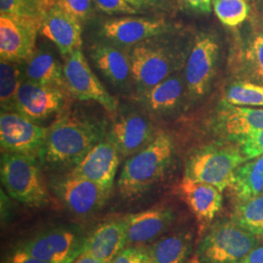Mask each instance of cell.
Here are the masks:
<instances>
[{
	"instance_id": "4316f807",
	"label": "cell",
	"mask_w": 263,
	"mask_h": 263,
	"mask_svg": "<svg viewBox=\"0 0 263 263\" xmlns=\"http://www.w3.org/2000/svg\"><path fill=\"white\" fill-rule=\"evenodd\" d=\"M20 63L6 60L0 62V102L1 111H12L15 108L16 97L24 79Z\"/></svg>"
},
{
	"instance_id": "f35d334b",
	"label": "cell",
	"mask_w": 263,
	"mask_h": 263,
	"mask_svg": "<svg viewBox=\"0 0 263 263\" xmlns=\"http://www.w3.org/2000/svg\"><path fill=\"white\" fill-rule=\"evenodd\" d=\"M3 263H54L42 260L36 257H33L29 254H26L20 250L15 249L12 254L6 257Z\"/></svg>"
},
{
	"instance_id": "6da1fadb",
	"label": "cell",
	"mask_w": 263,
	"mask_h": 263,
	"mask_svg": "<svg viewBox=\"0 0 263 263\" xmlns=\"http://www.w3.org/2000/svg\"><path fill=\"white\" fill-rule=\"evenodd\" d=\"M106 124L76 112L62 114L48 130L40 160L54 168H74L104 140Z\"/></svg>"
},
{
	"instance_id": "44dd1931",
	"label": "cell",
	"mask_w": 263,
	"mask_h": 263,
	"mask_svg": "<svg viewBox=\"0 0 263 263\" xmlns=\"http://www.w3.org/2000/svg\"><path fill=\"white\" fill-rule=\"evenodd\" d=\"M127 247L126 221L115 219L99 226L88 236L84 253L104 262L111 263L114 257Z\"/></svg>"
},
{
	"instance_id": "836d02e7",
	"label": "cell",
	"mask_w": 263,
	"mask_h": 263,
	"mask_svg": "<svg viewBox=\"0 0 263 263\" xmlns=\"http://www.w3.org/2000/svg\"><path fill=\"white\" fill-rule=\"evenodd\" d=\"M56 4L81 24L89 19L93 13L92 0H57Z\"/></svg>"
},
{
	"instance_id": "3957f363",
	"label": "cell",
	"mask_w": 263,
	"mask_h": 263,
	"mask_svg": "<svg viewBox=\"0 0 263 263\" xmlns=\"http://www.w3.org/2000/svg\"><path fill=\"white\" fill-rule=\"evenodd\" d=\"M174 158V143L168 134L158 132L153 141L129 157L117 182L120 195L141 196L157 183L170 168Z\"/></svg>"
},
{
	"instance_id": "1f68e13d",
	"label": "cell",
	"mask_w": 263,
	"mask_h": 263,
	"mask_svg": "<svg viewBox=\"0 0 263 263\" xmlns=\"http://www.w3.org/2000/svg\"><path fill=\"white\" fill-rule=\"evenodd\" d=\"M46 9L44 0H0L1 15L34 20L39 24Z\"/></svg>"
},
{
	"instance_id": "b9f144b4",
	"label": "cell",
	"mask_w": 263,
	"mask_h": 263,
	"mask_svg": "<svg viewBox=\"0 0 263 263\" xmlns=\"http://www.w3.org/2000/svg\"><path fill=\"white\" fill-rule=\"evenodd\" d=\"M141 263H154L153 261H152L151 255H149V254H148L147 250L145 251V254H144V256H143V258H142V260H141Z\"/></svg>"
},
{
	"instance_id": "8d00e7d4",
	"label": "cell",
	"mask_w": 263,
	"mask_h": 263,
	"mask_svg": "<svg viewBox=\"0 0 263 263\" xmlns=\"http://www.w3.org/2000/svg\"><path fill=\"white\" fill-rule=\"evenodd\" d=\"M179 4L196 14H210L213 9L212 0H179Z\"/></svg>"
},
{
	"instance_id": "8992f818",
	"label": "cell",
	"mask_w": 263,
	"mask_h": 263,
	"mask_svg": "<svg viewBox=\"0 0 263 263\" xmlns=\"http://www.w3.org/2000/svg\"><path fill=\"white\" fill-rule=\"evenodd\" d=\"M246 161L239 147L206 145L188 157L184 177L211 184L223 192L231 186L236 170Z\"/></svg>"
},
{
	"instance_id": "e575fe53",
	"label": "cell",
	"mask_w": 263,
	"mask_h": 263,
	"mask_svg": "<svg viewBox=\"0 0 263 263\" xmlns=\"http://www.w3.org/2000/svg\"><path fill=\"white\" fill-rule=\"evenodd\" d=\"M95 6L108 15H137L139 12L127 0H94Z\"/></svg>"
},
{
	"instance_id": "9c48e42d",
	"label": "cell",
	"mask_w": 263,
	"mask_h": 263,
	"mask_svg": "<svg viewBox=\"0 0 263 263\" xmlns=\"http://www.w3.org/2000/svg\"><path fill=\"white\" fill-rule=\"evenodd\" d=\"M64 74L66 90L79 101H93L106 111L115 113L118 102L109 94L89 66L81 49L65 57Z\"/></svg>"
},
{
	"instance_id": "7402d4cb",
	"label": "cell",
	"mask_w": 263,
	"mask_h": 263,
	"mask_svg": "<svg viewBox=\"0 0 263 263\" xmlns=\"http://www.w3.org/2000/svg\"><path fill=\"white\" fill-rule=\"evenodd\" d=\"M185 93H187L185 79L176 72L140 95V99L149 112L164 115L179 107Z\"/></svg>"
},
{
	"instance_id": "7a4b0ae2",
	"label": "cell",
	"mask_w": 263,
	"mask_h": 263,
	"mask_svg": "<svg viewBox=\"0 0 263 263\" xmlns=\"http://www.w3.org/2000/svg\"><path fill=\"white\" fill-rule=\"evenodd\" d=\"M169 33L146 39L130 50L132 82L140 95L185 66L191 47Z\"/></svg>"
},
{
	"instance_id": "d590c367",
	"label": "cell",
	"mask_w": 263,
	"mask_h": 263,
	"mask_svg": "<svg viewBox=\"0 0 263 263\" xmlns=\"http://www.w3.org/2000/svg\"><path fill=\"white\" fill-rule=\"evenodd\" d=\"M145 251L135 246H128L117 254L111 263H141Z\"/></svg>"
},
{
	"instance_id": "484cf974",
	"label": "cell",
	"mask_w": 263,
	"mask_h": 263,
	"mask_svg": "<svg viewBox=\"0 0 263 263\" xmlns=\"http://www.w3.org/2000/svg\"><path fill=\"white\" fill-rule=\"evenodd\" d=\"M192 243L190 232L162 236L147 250L154 263H184Z\"/></svg>"
},
{
	"instance_id": "9a60e30c",
	"label": "cell",
	"mask_w": 263,
	"mask_h": 263,
	"mask_svg": "<svg viewBox=\"0 0 263 263\" xmlns=\"http://www.w3.org/2000/svg\"><path fill=\"white\" fill-rule=\"evenodd\" d=\"M55 189L66 209L78 216H91L98 212L110 193L93 181L70 174L58 181Z\"/></svg>"
},
{
	"instance_id": "f546056e",
	"label": "cell",
	"mask_w": 263,
	"mask_h": 263,
	"mask_svg": "<svg viewBox=\"0 0 263 263\" xmlns=\"http://www.w3.org/2000/svg\"><path fill=\"white\" fill-rule=\"evenodd\" d=\"M245 73L256 83L263 84V30L255 32L244 49Z\"/></svg>"
},
{
	"instance_id": "30bf717a",
	"label": "cell",
	"mask_w": 263,
	"mask_h": 263,
	"mask_svg": "<svg viewBox=\"0 0 263 263\" xmlns=\"http://www.w3.org/2000/svg\"><path fill=\"white\" fill-rule=\"evenodd\" d=\"M219 45L210 33H200L193 44L185 63L184 79L188 98L198 100L207 94L216 76Z\"/></svg>"
},
{
	"instance_id": "4dcf8cb0",
	"label": "cell",
	"mask_w": 263,
	"mask_h": 263,
	"mask_svg": "<svg viewBox=\"0 0 263 263\" xmlns=\"http://www.w3.org/2000/svg\"><path fill=\"white\" fill-rule=\"evenodd\" d=\"M212 2L217 19L226 27H239L249 18L251 6L248 0H212Z\"/></svg>"
},
{
	"instance_id": "cb8c5ba5",
	"label": "cell",
	"mask_w": 263,
	"mask_h": 263,
	"mask_svg": "<svg viewBox=\"0 0 263 263\" xmlns=\"http://www.w3.org/2000/svg\"><path fill=\"white\" fill-rule=\"evenodd\" d=\"M24 68V79L37 84L54 86L66 90L64 66L53 53L44 49L35 50Z\"/></svg>"
},
{
	"instance_id": "d6a6232c",
	"label": "cell",
	"mask_w": 263,
	"mask_h": 263,
	"mask_svg": "<svg viewBox=\"0 0 263 263\" xmlns=\"http://www.w3.org/2000/svg\"><path fill=\"white\" fill-rule=\"evenodd\" d=\"M247 160L263 156V129L234 139Z\"/></svg>"
},
{
	"instance_id": "83f0119b",
	"label": "cell",
	"mask_w": 263,
	"mask_h": 263,
	"mask_svg": "<svg viewBox=\"0 0 263 263\" xmlns=\"http://www.w3.org/2000/svg\"><path fill=\"white\" fill-rule=\"evenodd\" d=\"M232 219L256 237L263 236V195L238 201Z\"/></svg>"
},
{
	"instance_id": "ab89813d",
	"label": "cell",
	"mask_w": 263,
	"mask_h": 263,
	"mask_svg": "<svg viewBox=\"0 0 263 263\" xmlns=\"http://www.w3.org/2000/svg\"><path fill=\"white\" fill-rule=\"evenodd\" d=\"M238 263H263V246H257Z\"/></svg>"
},
{
	"instance_id": "5b68a950",
	"label": "cell",
	"mask_w": 263,
	"mask_h": 263,
	"mask_svg": "<svg viewBox=\"0 0 263 263\" xmlns=\"http://www.w3.org/2000/svg\"><path fill=\"white\" fill-rule=\"evenodd\" d=\"M258 237L232 218L217 221L201 240L195 254L197 263H238L258 246Z\"/></svg>"
},
{
	"instance_id": "f1b7e54d",
	"label": "cell",
	"mask_w": 263,
	"mask_h": 263,
	"mask_svg": "<svg viewBox=\"0 0 263 263\" xmlns=\"http://www.w3.org/2000/svg\"><path fill=\"white\" fill-rule=\"evenodd\" d=\"M224 101L238 106H263V84L246 81L234 82L227 88Z\"/></svg>"
},
{
	"instance_id": "5bb4252c",
	"label": "cell",
	"mask_w": 263,
	"mask_h": 263,
	"mask_svg": "<svg viewBox=\"0 0 263 263\" xmlns=\"http://www.w3.org/2000/svg\"><path fill=\"white\" fill-rule=\"evenodd\" d=\"M66 100L65 89L23 79L14 110L35 122L62 112Z\"/></svg>"
},
{
	"instance_id": "7c38bea8",
	"label": "cell",
	"mask_w": 263,
	"mask_h": 263,
	"mask_svg": "<svg viewBox=\"0 0 263 263\" xmlns=\"http://www.w3.org/2000/svg\"><path fill=\"white\" fill-rule=\"evenodd\" d=\"M39 22L34 20L0 16L1 60L14 63L27 62L35 52Z\"/></svg>"
},
{
	"instance_id": "7bdbcfd3",
	"label": "cell",
	"mask_w": 263,
	"mask_h": 263,
	"mask_svg": "<svg viewBox=\"0 0 263 263\" xmlns=\"http://www.w3.org/2000/svg\"><path fill=\"white\" fill-rule=\"evenodd\" d=\"M44 1H45V4H46L47 8L52 6V5H55L57 3V0H44Z\"/></svg>"
},
{
	"instance_id": "e0dca14e",
	"label": "cell",
	"mask_w": 263,
	"mask_h": 263,
	"mask_svg": "<svg viewBox=\"0 0 263 263\" xmlns=\"http://www.w3.org/2000/svg\"><path fill=\"white\" fill-rule=\"evenodd\" d=\"M39 32L56 45L63 57L81 49L82 24L57 4L44 11Z\"/></svg>"
},
{
	"instance_id": "d6986e66",
	"label": "cell",
	"mask_w": 263,
	"mask_h": 263,
	"mask_svg": "<svg viewBox=\"0 0 263 263\" xmlns=\"http://www.w3.org/2000/svg\"><path fill=\"white\" fill-rule=\"evenodd\" d=\"M178 191L203 227L214 220L222 206V192L211 184L183 177L179 182Z\"/></svg>"
},
{
	"instance_id": "2e32d148",
	"label": "cell",
	"mask_w": 263,
	"mask_h": 263,
	"mask_svg": "<svg viewBox=\"0 0 263 263\" xmlns=\"http://www.w3.org/2000/svg\"><path fill=\"white\" fill-rule=\"evenodd\" d=\"M120 154L107 138L99 142L69 173L111 191L120 163Z\"/></svg>"
},
{
	"instance_id": "60d3db41",
	"label": "cell",
	"mask_w": 263,
	"mask_h": 263,
	"mask_svg": "<svg viewBox=\"0 0 263 263\" xmlns=\"http://www.w3.org/2000/svg\"><path fill=\"white\" fill-rule=\"evenodd\" d=\"M72 263H106L102 261V260H99L97 258H95L93 256H90V255H87V254H82L80 255L76 260H74Z\"/></svg>"
},
{
	"instance_id": "ffe728a7",
	"label": "cell",
	"mask_w": 263,
	"mask_h": 263,
	"mask_svg": "<svg viewBox=\"0 0 263 263\" xmlns=\"http://www.w3.org/2000/svg\"><path fill=\"white\" fill-rule=\"evenodd\" d=\"M91 58L104 77L118 88H125L132 81L130 52L107 41L91 47Z\"/></svg>"
},
{
	"instance_id": "d4e9b609",
	"label": "cell",
	"mask_w": 263,
	"mask_h": 263,
	"mask_svg": "<svg viewBox=\"0 0 263 263\" xmlns=\"http://www.w3.org/2000/svg\"><path fill=\"white\" fill-rule=\"evenodd\" d=\"M230 187L237 202L263 195V156L240 165Z\"/></svg>"
},
{
	"instance_id": "52a82bcc",
	"label": "cell",
	"mask_w": 263,
	"mask_h": 263,
	"mask_svg": "<svg viewBox=\"0 0 263 263\" xmlns=\"http://www.w3.org/2000/svg\"><path fill=\"white\" fill-rule=\"evenodd\" d=\"M88 236L76 227H54L23 241L16 248L42 260L72 263L84 253Z\"/></svg>"
},
{
	"instance_id": "74e56055",
	"label": "cell",
	"mask_w": 263,
	"mask_h": 263,
	"mask_svg": "<svg viewBox=\"0 0 263 263\" xmlns=\"http://www.w3.org/2000/svg\"><path fill=\"white\" fill-rule=\"evenodd\" d=\"M127 2L139 13L151 10L165 9L168 0H127Z\"/></svg>"
},
{
	"instance_id": "8fae6325",
	"label": "cell",
	"mask_w": 263,
	"mask_h": 263,
	"mask_svg": "<svg viewBox=\"0 0 263 263\" xmlns=\"http://www.w3.org/2000/svg\"><path fill=\"white\" fill-rule=\"evenodd\" d=\"M172 26L161 18L128 15L105 21L100 34L104 41L119 47H134L142 41L172 31Z\"/></svg>"
},
{
	"instance_id": "ba28073f",
	"label": "cell",
	"mask_w": 263,
	"mask_h": 263,
	"mask_svg": "<svg viewBox=\"0 0 263 263\" xmlns=\"http://www.w3.org/2000/svg\"><path fill=\"white\" fill-rule=\"evenodd\" d=\"M49 128L15 110L1 111L0 143L2 153H18L40 157Z\"/></svg>"
},
{
	"instance_id": "277c9868",
	"label": "cell",
	"mask_w": 263,
	"mask_h": 263,
	"mask_svg": "<svg viewBox=\"0 0 263 263\" xmlns=\"http://www.w3.org/2000/svg\"><path fill=\"white\" fill-rule=\"evenodd\" d=\"M0 174L6 191L20 203L31 208H43L50 203L36 157L2 153Z\"/></svg>"
},
{
	"instance_id": "603a6c76",
	"label": "cell",
	"mask_w": 263,
	"mask_h": 263,
	"mask_svg": "<svg viewBox=\"0 0 263 263\" xmlns=\"http://www.w3.org/2000/svg\"><path fill=\"white\" fill-rule=\"evenodd\" d=\"M217 126L231 140L261 130L263 108L238 106L223 101L218 110Z\"/></svg>"
},
{
	"instance_id": "4fadbf2b",
	"label": "cell",
	"mask_w": 263,
	"mask_h": 263,
	"mask_svg": "<svg viewBox=\"0 0 263 263\" xmlns=\"http://www.w3.org/2000/svg\"><path fill=\"white\" fill-rule=\"evenodd\" d=\"M157 133L148 116L128 112L113 120L106 138L114 144L121 158H129L148 145Z\"/></svg>"
},
{
	"instance_id": "ac0fdd59",
	"label": "cell",
	"mask_w": 263,
	"mask_h": 263,
	"mask_svg": "<svg viewBox=\"0 0 263 263\" xmlns=\"http://www.w3.org/2000/svg\"><path fill=\"white\" fill-rule=\"evenodd\" d=\"M168 208H155L125 217L127 247L155 242L164 235L174 221Z\"/></svg>"
},
{
	"instance_id": "ee69618b",
	"label": "cell",
	"mask_w": 263,
	"mask_h": 263,
	"mask_svg": "<svg viewBox=\"0 0 263 263\" xmlns=\"http://www.w3.org/2000/svg\"><path fill=\"white\" fill-rule=\"evenodd\" d=\"M248 1H249V0H248Z\"/></svg>"
}]
</instances>
